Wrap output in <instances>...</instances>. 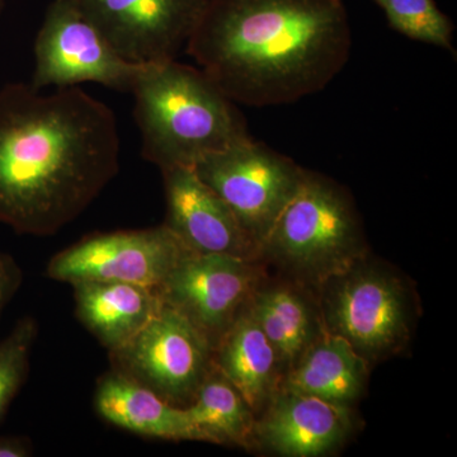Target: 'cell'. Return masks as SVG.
Returning a JSON list of instances; mask_svg holds the SVG:
<instances>
[{
  "label": "cell",
  "instance_id": "cell-1",
  "mask_svg": "<svg viewBox=\"0 0 457 457\" xmlns=\"http://www.w3.org/2000/svg\"><path fill=\"white\" fill-rule=\"evenodd\" d=\"M119 170V126L106 104L79 87L51 95L25 83L0 89V224L54 236Z\"/></svg>",
  "mask_w": 457,
  "mask_h": 457
},
{
  "label": "cell",
  "instance_id": "cell-2",
  "mask_svg": "<svg viewBox=\"0 0 457 457\" xmlns=\"http://www.w3.org/2000/svg\"><path fill=\"white\" fill-rule=\"evenodd\" d=\"M239 106H284L317 95L351 57L345 0H206L186 45Z\"/></svg>",
  "mask_w": 457,
  "mask_h": 457
},
{
  "label": "cell",
  "instance_id": "cell-3",
  "mask_svg": "<svg viewBox=\"0 0 457 457\" xmlns=\"http://www.w3.org/2000/svg\"><path fill=\"white\" fill-rule=\"evenodd\" d=\"M131 95L141 155L161 170L194 168L252 137L239 104L200 68L177 59L144 64Z\"/></svg>",
  "mask_w": 457,
  "mask_h": 457
},
{
  "label": "cell",
  "instance_id": "cell-4",
  "mask_svg": "<svg viewBox=\"0 0 457 457\" xmlns=\"http://www.w3.org/2000/svg\"><path fill=\"white\" fill-rule=\"evenodd\" d=\"M366 255L365 230L350 192L309 170L258 251L261 262L312 288Z\"/></svg>",
  "mask_w": 457,
  "mask_h": 457
},
{
  "label": "cell",
  "instance_id": "cell-5",
  "mask_svg": "<svg viewBox=\"0 0 457 457\" xmlns=\"http://www.w3.org/2000/svg\"><path fill=\"white\" fill-rule=\"evenodd\" d=\"M324 329L339 337L370 368L402 353L417 319L414 291L400 273L370 254L315 288Z\"/></svg>",
  "mask_w": 457,
  "mask_h": 457
},
{
  "label": "cell",
  "instance_id": "cell-6",
  "mask_svg": "<svg viewBox=\"0 0 457 457\" xmlns=\"http://www.w3.org/2000/svg\"><path fill=\"white\" fill-rule=\"evenodd\" d=\"M194 170L228 204L258 251L306 170L253 137L207 156Z\"/></svg>",
  "mask_w": 457,
  "mask_h": 457
},
{
  "label": "cell",
  "instance_id": "cell-7",
  "mask_svg": "<svg viewBox=\"0 0 457 457\" xmlns=\"http://www.w3.org/2000/svg\"><path fill=\"white\" fill-rule=\"evenodd\" d=\"M108 354L114 371L180 408L191 404L213 368L206 337L164 302L130 341Z\"/></svg>",
  "mask_w": 457,
  "mask_h": 457
},
{
  "label": "cell",
  "instance_id": "cell-8",
  "mask_svg": "<svg viewBox=\"0 0 457 457\" xmlns=\"http://www.w3.org/2000/svg\"><path fill=\"white\" fill-rule=\"evenodd\" d=\"M29 86L71 88L96 83L131 93L144 64L123 59L73 0H53L45 13L35 46Z\"/></svg>",
  "mask_w": 457,
  "mask_h": 457
},
{
  "label": "cell",
  "instance_id": "cell-9",
  "mask_svg": "<svg viewBox=\"0 0 457 457\" xmlns=\"http://www.w3.org/2000/svg\"><path fill=\"white\" fill-rule=\"evenodd\" d=\"M187 252L164 224L90 234L54 255L46 276L71 285L123 282L158 290Z\"/></svg>",
  "mask_w": 457,
  "mask_h": 457
},
{
  "label": "cell",
  "instance_id": "cell-10",
  "mask_svg": "<svg viewBox=\"0 0 457 457\" xmlns=\"http://www.w3.org/2000/svg\"><path fill=\"white\" fill-rule=\"evenodd\" d=\"M264 278L260 260L188 251L158 288L215 347Z\"/></svg>",
  "mask_w": 457,
  "mask_h": 457
},
{
  "label": "cell",
  "instance_id": "cell-11",
  "mask_svg": "<svg viewBox=\"0 0 457 457\" xmlns=\"http://www.w3.org/2000/svg\"><path fill=\"white\" fill-rule=\"evenodd\" d=\"M107 41L135 64L177 59L206 0H73Z\"/></svg>",
  "mask_w": 457,
  "mask_h": 457
},
{
  "label": "cell",
  "instance_id": "cell-12",
  "mask_svg": "<svg viewBox=\"0 0 457 457\" xmlns=\"http://www.w3.org/2000/svg\"><path fill=\"white\" fill-rule=\"evenodd\" d=\"M354 428L353 408L278 389L255 420L253 450L282 457L332 455Z\"/></svg>",
  "mask_w": 457,
  "mask_h": 457
},
{
  "label": "cell",
  "instance_id": "cell-13",
  "mask_svg": "<svg viewBox=\"0 0 457 457\" xmlns=\"http://www.w3.org/2000/svg\"><path fill=\"white\" fill-rule=\"evenodd\" d=\"M161 171L165 200L163 224L188 251L260 260L257 246L236 215L194 168L171 167Z\"/></svg>",
  "mask_w": 457,
  "mask_h": 457
},
{
  "label": "cell",
  "instance_id": "cell-14",
  "mask_svg": "<svg viewBox=\"0 0 457 457\" xmlns=\"http://www.w3.org/2000/svg\"><path fill=\"white\" fill-rule=\"evenodd\" d=\"M248 306L275 350L282 376L326 333L315 288L294 279L264 276Z\"/></svg>",
  "mask_w": 457,
  "mask_h": 457
},
{
  "label": "cell",
  "instance_id": "cell-15",
  "mask_svg": "<svg viewBox=\"0 0 457 457\" xmlns=\"http://www.w3.org/2000/svg\"><path fill=\"white\" fill-rule=\"evenodd\" d=\"M93 407L104 422L114 427L164 441H197L201 436L187 409L177 407L111 369L96 384Z\"/></svg>",
  "mask_w": 457,
  "mask_h": 457
},
{
  "label": "cell",
  "instance_id": "cell-16",
  "mask_svg": "<svg viewBox=\"0 0 457 457\" xmlns=\"http://www.w3.org/2000/svg\"><path fill=\"white\" fill-rule=\"evenodd\" d=\"M71 286L75 315L108 352L130 341L163 303L158 291L145 286L101 281Z\"/></svg>",
  "mask_w": 457,
  "mask_h": 457
},
{
  "label": "cell",
  "instance_id": "cell-17",
  "mask_svg": "<svg viewBox=\"0 0 457 457\" xmlns=\"http://www.w3.org/2000/svg\"><path fill=\"white\" fill-rule=\"evenodd\" d=\"M213 365L245 396L255 416L279 389L278 356L248 303L213 347Z\"/></svg>",
  "mask_w": 457,
  "mask_h": 457
},
{
  "label": "cell",
  "instance_id": "cell-18",
  "mask_svg": "<svg viewBox=\"0 0 457 457\" xmlns=\"http://www.w3.org/2000/svg\"><path fill=\"white\" fill-rule=\"evenodd\" d=\"M370 370L347 342L326 332L282 376L279 389L353 408L368 386Z\"/></svg>",
  "mask_w": 457,
  "mask_h": 457
},
{
  "label": "cell",
  "instance_id": "cell-19",
  "mask_svg": "<svg viewBox=\"0 0 457 457\" xmlns=\"http://www.w3.org/2000/svg\"><path fill=\"white\" fill-rule=\"evenodd\" d=\"M186 409L200 433L201 442L253 450L257 416L245 396L215 365Z\"/></svg>",
  "mask_w": 457,
  "mask_h": 457
},
{
  "label": "cell",
  "instance_id": "cell-20",
  "mask_svg": "<svg viewBox=\"0 0 457 457\" xmlns=\"http://www.w3.org/2000/svg\"><path fill=\"white\" fill-rule=\"evenodd\" d=\"M383 9L390 29L411 40L455 53V25L435 0H372Z\"/></svg>",
  "mask_w": 457,
  "mask_h": 457
},
{
  "label": "cell",
  "instance_id": "cell-21",
  "mask_svg": "<svg viewBox=\"0 0 457 457\" xmlns=\"http://www.w3.org/2000/svg\"><path fill=\"white\" fill-rule=\"evenodd\" d=\"M37 333V321L23 317L0 341V423L26 383Z\"/></svg>",
  "mask_w": 457,
  "mask_h": 457
},
{
  "label": "cell",
  "instance_id": "cell-22",
  "mask_svg": "<svg viewBox=\"0 0 457 457\" xmlns=\"http://www.w3.org/2000/svg\"><path fill=\"white\" fill-rule=\"evenodd\" d=\"M23 282V270L11 254L0 251V314Z\"/></svg>",
  "mask_w": 457,
  "mask_h": 457
},
{
  "label": "cell",
  "instance_id": "cell-23",
  "mask_svg": "<svg viewBox=\"0 0 457 457\" xmlns=\"http://www.w3.org/2000/svg\"><path fill=\"white\" fill-rule=\"evenodd\" d=\"M33 455L32 442L22 436H0V457Z\"/></svg>",
  "mask_w": 457,
  "mask_h": 457
},
{
  "label": "cell",
  "instance_id": "cell-24",
  "mask_svg": "<svg viewBox=\"0 0 457 457\" xmlns=\"http://www.w3.org/2000/svg\"><path fill=\"white\" fill-rule=\"evenodd\" d=\"M5 0H0V16H2L3 11H4Z\"/></svg>",
  "mask_w": 457,
  "mask_h": 457
}]
</instances>
